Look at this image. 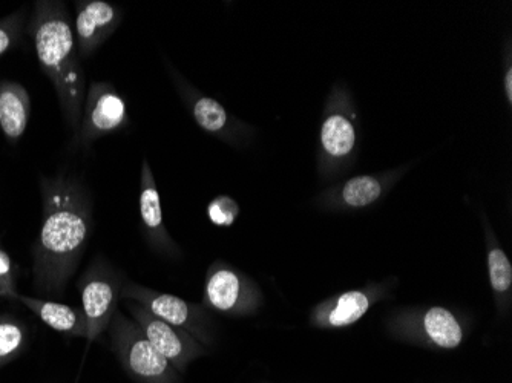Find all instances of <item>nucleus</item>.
<instances>
[{
    "instance_id": "nucleus-23",
    "label": "nucleus",
    "mask_w": 512,
    "mask_h": 383,
    "mask_svg": "<svg viewBox=\"0 0 512 383\" xmlns=\"http://www.w3.org/2000/svg\"><path fill=\"white\" fill-rule=\"evenodd\" d=\"M506 92H508L509 102L512 100V69H508V73H506Z\"/></svg>"
},
{
    "instance_id": "nucleus-22",
    "label": "nucleus",
    "mask_w": 512,
    "mask_h": 383,
    "mask_svg": "<svg viewBox=\"0 0 512 383\" xmlns=\"http://www.w3.org/2000/svg\"><path fill=\"white\" fill-rule=\"evenodd\" d=\"M209 217L218 226H230L237 218L238 207L234 200L227 197L217 198L209 207Z\"/></svg>"
},
{
    "instance_id": "nucleus-21",
    "label": "nucleus",
    "mask_w": 512,
    "mask_h": 383,
    "mask_svg": "<svg viewBox=\"0 0 512 383\" xmlns=\"http://www.w3.org/2000/svg\"><path fill=\"white\" fill-rule=\"evenodd\" d=\"M17 275L13 259L0 247V298L17 301Z\"/></svg>"
},
{
    "instance_id": "nucleus-10",
    "label": "nucleus",
    "mask_w": 512,
    "mask_h": 383,
    "mask_svg": "<svg viewBox=\"0 0 512 383\" xmlns=\"http://www.w3.org/2000/svg\"><path fill=\"white\" fill-rule=\"evenodd\" d=\"M17 302L33 311L43 324L53 330L74 338H86L88 328H86V318L82 308L22 295L17 296Z\"/></svg>"
},
{
    "instance_id": "nucleus-5",
    "label": "nucleus",
    "mask_w": 512,
    "mask_h": 383,
    "mask_svg": "<svg viewBox=\"0 0 512 383\" xmlns=\"http://www.w3.org/2000/svg\"><path fill=\"white\" fill-rule=\"evenodd\" d=\"M128 125V106L114 85L91 82L86 89L79 129L74 132L73 145L88 148L94 141L114 134Z\"/></svg>"
},
{
    "instance_id": "nucleus-1",
    "label": "nucleus",
    "mask_w": 512,
    "mask_h": 383,
    "mask_svg": "<svg viewBox=\"0 0 512 383\" xmlns=\"http://www.w3.org/2000/svg\"><path fill=\"white\" fill-rule=\"evenodd\" d=\"M42 227L33 247L34 289L60 296L76 272L92 230V200L82 181L69 175L40 177Z\"/></svg>"
},
{
    "instance_id": "nucleus-18",
    "label": "nucleus",
    "mask_w": 512,
    "mask_h": 383,
    "mask_svg": "<svg viewBox=\"0 0 512 383\" xmlns=\"http://www.w3.org/2000/svg\"><path fill=\"white\" fill-rule=\"evenodd\" d=\"M382 187L378 180L371 177H356L348 181L342 190V197L348 206L364 207L378 200Z\"/></svg>"
},
{
    "instance_id": "nucleus-6",
    "label": "nucleus",
    "mask_w": 512,
    "mask_h": 383,
    "mask_svg": "<svg viewBox=\"0 0 512 383\" xmlns=\"http://www.w3.org/2000/svg\"><path fill=\"white\" fill-rule=\"evenodd\" d=\"M73 28L80 60L89 59L125 19V10L105 0H77Z\"/></svg>"
},
{
    "instance_id": "nucleus-7",
    "label": "nucleus",
    "mask_w": 512,
    "mask_h": 383,
    "mask_svg": "<svg viewBox=\"0 0 512 383\" xmlns=\"http://www.w3.org/2000/svg\"><path fill=\"white\" fill-rule=\"evenodd\" d=\"M126 310L137 322L138 327L142 328L155 350L165 357L169 364H181L194 351V345L186 334L178 331L174 325L161 321L142 305L126 301Z\"/></svg>"
},
{
    "instance_id": "nucleus-12",
    "label": "nucleus",
    "mask_w": 512,
    "mask_h": 383,
    "mask_svg": "<svg viewBox=\"0 0 512 383\" xmlns=\"http://www.w3.org/2000/svg\"><path fill=\"white\" fill-rule=\"evenodd\" d=\"M207 302L215 310L229 313L240 308V305L247 304V289L243 279L234 270H215L209 275L206 282Z\"/></svg>"
},
{
    "instance_id": "nucleus-17",
    "label": "nucleus",
    "mask_w": 512,
    "mask_h": 383,
    "mask_svg": "<svg viewBox=\"0 0 512 383\" xmlns=\"http://www.w3.org/2000/svg\"><path fill=\"white\" fill-rule=\"evenodd\" d=\"M370 307L367 296L361 292H348L339 298L335 310L330 313V324L333 327H345L361 319Z\"/></svg>"
},
{
    "instance_id": "nucleus-9",
    "label": "nucleus",
    "mask_w": 512,
    "mask_h": 383,
    "mask_svg": "<svg viewBox=\"0 0 512 383\" xmlns=\"http://www.w3.org/2000/svg\"><path fill=\"white\" fill-rule=\"evenodd\" d=\"M31 99L27 88L13 80H0V131L11 145L27 132Z\"/></svg>"
},
{
    "instance_id": "nucleus-2",
    "label": "nucleus",
    "mask_w": 512,
    "mask_h": 383,
    "mask_svg": "<svg viewBox=\"0 0 512 383\" xmlns=\"http://www.w3.org/2000/svg\"><path fill=\"white\" fill-rule=\"evenodd\" d=\"M37 60L50 79L63 120L74 132L79 129L86 95V74L77 53L73 19L65 2L39 0L27 23Z\"/></svg>"
},
{
    "instance_id": "nucleus-19",
    "label": "nucleus",
    "mask_w": 512,
    "mask_h": 383,
    "mask_svg": "<svg viewBox=\"0 0 512 383\" xmlns=\"http://www.w3.org/2000/svg\"><path fill=\"white\" fill-rule=\"evenodd\" d=\"M27 14V8H20L16 13L0 19V57L19 45L27 30Z\"/></svg>"
},
{
    "instance_id": "nucleus-11",
    "label": "nucleus",
    "mask_w": 512,
    "mask_h": 383,
    "mask_svg": "<svg viewBox=\"0 0 512 383\" xmlns=\"http://www.w3.org/2000/svg\"><path fill=\"white\" fill-rule=\"evenodd\" d=\"M138 206H140V218H142L143 229H145L149 243L161 246L166 239V232L165 226H163L160 195H158L157 184H155L148 160L143 161L142 164Z\"/></svg>"
},
{
    "instance_id": "nucleus-15",
    "label": "nucleus",
    "mask_w": 512,
    "mask_h": 383,
    "mask_svg": "<svg viewBox=\"0 0 512 383\" xmlns=\"http://www.w3.org/2000/svg\"><path fill=\"white\" fill-rule=\"evenodd\" d=\"M27 342V327L10 315H0V367L22 353Z\"/></svg>"
},
{
    "instance_id": "nucleus-16",
    "label": "nucleus",
    "mask_w": 512,
    "mask_h": 383,
    "mask_svg": "<svg viewBox=\"0 0 512 383\" xmlns=\"http://www.w3.org/2000/svg\"><path fill=\"white\" fill-rule=\"evenodd\" d=\"M192 114H194L195 122L204 129V131L212 132V134H221L226 131L229 126V114L217 100L209 99V97H198L192 105Z\"/></svg>"
},
{
    "instance_id": "nucleus-8",
    "label": "nucleus",
    "mask_w": 512,
    "mask_h": 383,
    "mask_svg": "<svg viewBox=\"0 0 512 383\" xmlns=\"http://www.w3.org/2000/svg\"><path fill=\"white\" fill-rule=\"evenodd\" d=\"M122 299L137 302V304L151 311L161 321L168 322L177 328L197 327V311L177 296L165 293L152 292L143 285L134 282H125L122 289Z\"/></svg>"
},
{
    "instance_id": "nucleus-14",
    "label": "nucleus",
    "mask_w": 512,
    "mask_h": 383,
    "mask_svg": "<svg viewBox=\"0 0 512 383\" xmlns=\"http://www.w3.org/2000/svg\"><path fill=\"white\" fill-rule=\"evenodd\" d=\"M355 129L342 115H332L322 126V145L333 157H344L355 146Z\"/></svg>"
},
{
    "instance_id": "nucleus-20",
    "label": "nucleus",
    "mask_w": 512,
    "mask_h": 383,
    "mask_svg": "<svg viewBox=\"0 0 512 383\" xmlns=\"http://www.w3.org/2000/svg\"><path fill=\"white\" fill-rule=\"evenodd\" d=\"M491 284L497 292H506L511 287L512 269L508 256L502 250H491L488 256Z\"/></svg>"
},
{
    "instance_id": "nucleus-4",
    "label": "nucleus",
    "mask_w": 512,
    "mask_h": 383,
    "mask_svg": "<svg viewBox=\"0 0 512 383\" xmlns=\"http://www.w3.org/2000/svg\"><path fill=\"white\" fill-rule=\"evenodd\" d=\"M123 284L122 273L117 272L102 256L94 259L80 276L77 289L88 328L86 341L94 342L103 331L108 330L115 311L119 310Z\"/></svg>"
},
{
    "instance_id": "nucleus-13",
    "label": "nucleus",
    "mask_w": 512,
    "mask_h": 383,
    "mask_svg": "<svg viewBox=\"0 0 512 383\" xmlns=\"http://www.w3.org/2000/svg\"><path fill=\"white\" fill-rule=\"evenodd\" d=\"M428 336L442 348H456L462 342V328L445 308H431L425 315Z\"/></svg>"
},
{
    "instance_id": "nucleus-3",
    "label": "nucleus",
    "mask_w": 512,
    "mask_h": 383,
    "mask_svg": "<svg viewBox=\"0 0 512 383\" xmlns=\"http://www.w3.org/2000/svg\"><path fill=\"white\" fill-rule=\"evenodd\" d=\"M108 331L112 351L132 379L143 383L168 382L171 364L155 350L134 319L117 310Z\"/></svg>"
}]
</instances>
